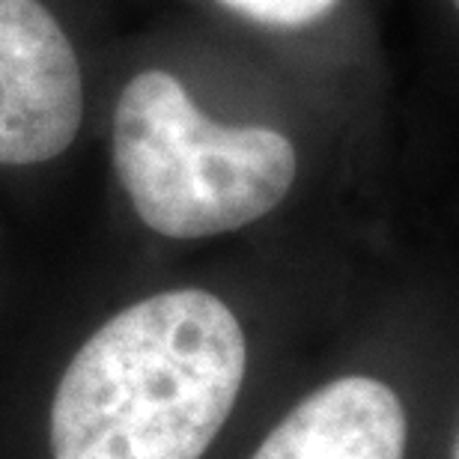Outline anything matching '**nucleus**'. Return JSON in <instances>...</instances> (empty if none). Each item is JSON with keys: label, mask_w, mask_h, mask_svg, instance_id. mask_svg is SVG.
<instances>
[{"label": "nucleus", "mask_w": 459, "mask_h": 459, "mask_svg": "<svg viewBox=\"0 0 459 459\" xmlns=\"http://www.w3.org/2000/svg\"><path fill=\"white\" fill-rule=\"evenodd\" d=\"M247 334L206 287H161L114 307L54 370L36 459H206L247 379Z\"/></svg>", "instance_id": "1"}, {"label": "nucleus", "mask_w": 459, "mask_h": 459, "mask_svg": "<svg viewBox=\"0 0 459 459\" xmlns=\"http://www.w3.org/2000/svg\"><path fill=\"white\" fill-rule=\"evenodd\" d=\"M111 164L134 221L168 242H200L263 221L299 177L287 134L218 123L164 69L134 72L117 93Z\"/></svg>", "instance_id": "2"}, {"label": "nucleus", "mask_w": 459, "mask_h": 459, "mask_svg": "<svg viewBox=\"0 0 459 459\" xmlns=\"http://www.w3.org/2000/svg\"><path fill=\"white\" fill-rule=\"evenodd\" d=\"M87 117L78 48L45 0H0V168L57 161Z\"/></svg>", "instance_id": "3"}, {"label": "nucleus", "mask_w": 459, "mask_h": 459, "mask_svg": "<svg viewBox=\"0 0 459 459\" xmlns=\"http://www.w3.org/2000/svg\"><path fill=\"white\" fill-rule=\"evenodd\" d=\"M403 400L376 376L349 373L307 391L247 459H406Z\"/></svg>", "instance_id": "4"}, {"label": "nucleus", "mask_w": 459, "mask_h": 459, "mask_svg": "<svg viewBox=\"0 0 459 459\" xmlns=\"http://www.w3.org/2000/svg\"><path fill=\"white\" fill-rule=\"evenodd\" d=\"M245 22L274 27V30H301L332 13L341 0H215Z\"/></svg>", "instance_id": "5"}, {"label": "nucleus", "mask_w": 459, "mask_h": 459, "mask_svg": "<svg viewBox=\"0 0 459 459\" xmlns=\"http://www.w3.org/2000/svg\"><path fill=\"white\" fill-rule=\"evenodd\" d=\"M451 459H459V427H456V436H454V447H451Z\"/></svg>", "instance_id": "6"}, {"label": "nucleus", "mask_w": 459, "mask_h": 459, "mask_svg": "<svg viewBox=\"0 0 459 459\" xmlns=\"http://www.w3.org/2000/svg\"><path fill=\"white\" fill-rule=\"evenodd\" d=\"M451 4H454V6H456V9H459V0H451Z\"/></svg>", "instance_id": "7"}]
</instances>
